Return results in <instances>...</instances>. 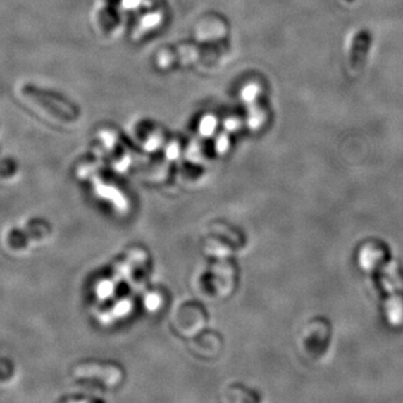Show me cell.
<instances>
[{"label": "cell", "mask_w": 403, "mask_h": 403, "mask_svg": "<svg viewBox=\"0 0 403 403\" xmlns=\"http://www.w3.org/2000/svg\"><path fill=\"white\" fill-rule=\"evenodd\" d=\"M22 93L61 121L73 123L79 117L78 106L61 93L43 89L32 83L23 85Z\"/></svg>", "instance_id": "obj_1"}, {"label": "cell", "mask_w": 403, "mask_h": 403, "mask_svg": "<svg viewBox=\"0 0 403 403\" xmlns=\"http://www.w3.org/2000/svg\"><path fill=\"white\" fill-rule=\"evenodd\" d=\"M371 44H372V35L368 30H362L361 33L357 34L349 53V68L352 71L360 72L362 70Z\"/></svg>", "instance_id": "obj_2"}, {"label": "cell", "mask_w": 403, "mask_h": 403, "mask_svg": "<svg viewBox=\"0 0 403 403\" xmlns=\"http://www.w3.org/2000/svg\"><path fill=\"white\" fill-rule=\"evenodd\" d=\"M16 163L11 159H6L3 161V166L0 167V174L4 176H11L16 172Z\"/></svg>", "instance_id": "obj_3"}]
</instances>
